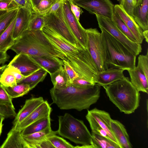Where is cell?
<instances>
[{"instance_id": "obj_1", "label": "cell", "mask_w": 148, "mask_h": 148, "mask_svg": "<svg viewBox=\"0 0 148 148\" xmlns=\"http://www.w3.org/2000/svg\"><path fill=\"white\" fill-rule=\"evenodd\" d=\"M101 86L97 84L80 88L71 83L66 87L50 90L53 103L61 110L74 109L78 111L88 109L95 103L100 96Z\"/></svg>"}, {"instance_id": "obj_2", "label": "cell", "mask_w": 148, "mask_h": 148, "mask_svg": "<svg viewBox=\"0 0 148 148\" xmlns=\"http://www.w3.org/2000/svg\"><path fill=\"white\" fill-rule=\"evenodd\" d=\"M42 31L48 39L63 53L66 61L80 77L87 78L92 74L96 66L87 49L72 45L49 27L45 26Z\"/></svg>"}, {"instance_id": "obj_3", "label": "cell", "mask_w": 148, "mask_h": 148, "mask_svg": "<svg viewBox=\"0 0 148 148\" xmlns=\"http://www.w3.org/2000/svg\"><path fill=\"white\" fill-rule=\"evenodd\" d=\"M10 49L17 54L53 56L66 60L63 53L48 39L42 31L27 30L15 40Z\"/></svg>"}, {"instance_id": "obj_4", "label": "cell", "mask_w": 148, "mask_h": 148, "mask_svg": "<svg viewBox=\"0 0 148 148\" xmlns=\"http://www.w3.org/2000/svg\"><path fill=\"white\" fill-rule=\"evenodd\" d=\"M100 29L104 50V70L116 68L127 71L134 69L136 56L107 32Z\"/></svg>"}, {"instance_id": "obj_5", "label": "cell", "mask_w": 148, "mask_h": 148, "mask_svg": "<svg viewBox=\"0 0 148 148\" xmlns=\"http://www.w3.org/2000/svg\"><path fill=\"white\" fill-rule=\"evenodd\" d=\"M109 100L125 114L134 112L139 106L140 95L128 77L103 87Z\"/></svg>"}, {"instance_id": "obj_6", "label": "cell", "mask_w": 148, "mask_h": 148, "mask_svg": "<svg viewBox=\"0 0 148 148\" xmlns=\"http://www.w3.org/2000/svg\"><path fill=\"white\" fill-rule=\"evenodd\" d=\"M57 134L76 144L94 145L90 132L83 121L68 113L58 116Z\"/></svg>"}, {"instance_id": "obj_7", "label": "cell", "mask_w": 148, "mask_h": 148, "mask_svg": "<svg viewBox=\"0 0 148 148\" xmlns=\"http://www.w3.org/2000/svg\"><path fill=\"white\" fill-rule=\"evenodd\" d=\"M42 15L45 20L44 26L51 28L75 46L79 48L82 47L75 38L68 26L64 14L63 4L56 13H47Z\"/></svg>"}, {"instance_id": "obj_8", "label": "cell", "mask_w": 148, "mask_h": 148, "mask_svg": "<svg viewBox=\"0 0 148 148\" xmlns=\"http://www.w3.org/2000/svg\"><path fill=\"white\" fill-rule=\"evenodd\" d=\"M100 28L104 29L120 42L129 51L137 56L142 50L141 44L130 40L118 28L113 20L95 14Z\"/></svg>"}, {"instance_id": "obj_9", "label": "cell", "mask_w": 148, "mask_h": 148, "mask_svg": "<svg viewBox=\"0 0 148 148\" xmlns=\"http://www.w3.org/2000/svg\"><path fill=\"white\" fill-rule=\"evenodd\" d=\"M86 49L99 71L104 70V53L101 33L96 28L86 29Z\"/></svg>"}, {"instance_id": "obj_10", "label": "cell", "mask_w": 148, "mask_h": 148, "mask_svg": "<svg viewBox=\"0 0 148 148\" xmlns=\"http://www.w3.org/2000/svg\"><path fill=\"white\" fill-rule=\"evenodd\" d=\"M76 5L92 14L112 19L114 5L110 0H71Z\"/></svg>"}, {"instance_id": "obj_11", "label": "cell", "mask_w": 148, "mask_h": 148, "mask_svg": "<svg viewBox=\"0 0 148 148\" xmlns=\"http://www.w3.org/2000/svg\"><path fill=\"white\" fill-rule=\"evenodd\" d=\"M63 8L64 15L71 32L81 45L86 49L87 35L86 29L82 26L72 12L69 0L64 1Z\"/></svg>"}, {"instance_id": "obj_12", "label": "cell", "mask_w": 148, "mask_h": 148, "mask_svg": "<svg viewBox=\"0 0 148 148\" xmlns=\"http://www.w3.org/2000/svg\"><path fill=\"white\" fill-rule=\"evenodd\" d=\"M8 65L17 69L26 77L40 69H43L30 56L22 53L17 54Z\"/></svg>"}, {"instance_id": "obj_13", "label": "cell", "mask_w": 148, "mask_h": 148, "mask_svg": "<svg viewBox=\"0 0 148 148\" xmlns=\"http://www.w3.org/2000/svg\"><path fill=\"white\" fill-rule=\"evenodd\" d=\"M114 11L124 22L138 42L141 44L144 39L143 35V30L135 22L133 17L128 14L120 4L114 5Z\"/></svg>"}, {"instance_id": "obj_14", "label": "cell", "mask_w": 148, "mask_h": 148, "mask_svg": "<svg viewBox=\"0 0 148 148\" xmlns=\"http://www.w3.org/2000/svg\"><path fill=\"white\" fill-rule=\"evenodd\" d=\"M87 113L90 115L98 123L101 127L108 134L110 139L121 147L114 135L110 126L112 119L108 112L95 108L88 110Z\"/></svg>"}, {"instance_id": "obj_15", "label": "cell", "mask_w": 148, "mask_h": 148, "mask_svg": "<svg viewBox=\"0 0 148 148\" xmlns=\"http://www.w3.org/2000/svg\"><path fill=\"white\" fill-rule=\"evenodd\" d=\"M36 14H32L25 8H18L13 34V38L15 40L27 30L30 20Z\"/></svg>"}, {"instance_id": "obj_16", "label": "cell", "mask_w": 148, "mask_h": 148, "mask_svg": "<svg viewBox=\"0 0 148 148\" xmlns=\"http://www.w3.org/2000/svg\"><path fill=\"white\" fill-rule=\"evenodd\" d=\"M52 108L47 101H44L15 128L21 131L34 121L50 115Z\"/></svg>"}, {"instance_id": "obj_17", "label": "cell", "mask_w": 148, "mask_h": 148, "mask_svg": "<svg viewBox=\"0 0 148 148\" xmlns=\"http://www.w3.org/2000/svg\"><path fill=\"white\" fill-rule=\"evenodd\" d=\"M124 70L120 69L112 68L98 71L95 76V82L103 87L123 78L125 76Z\"/></svg>"}, {"instance_id": "obj_18", "label": "cell", "mask_w": 148, "mask_h": 148, "mask_svg": "<svg viewBox=\"0 0 148 148\" xmlns=\"http://www.w3.org/2000/svg\"><path fill=\"white\" fill-rule=\"evenodd\" d=\"M42 97L32 98L26 100L23 107L15 117L12 127L15 128L44 101Z\"/></svg>"}, {"instance_id": "obj_19", "label": "cell", "mask_w": 148, "mask_h": 148, "mask_svg": "<svg viewBox=\"0 0 148 148\" xmlns=\"http://www.w3.org/2000/svg\"><path fill=\"white\" fill-rule=\"evenodd\" d=\"M30 56L50 75L63 66V60L58 57L45 56Z\"/></svg>"}, {"instance_id": "obj_20", "label": "cell", "mask_w": 148, "mask_h": 148, "mask_svg": "<svg viewBox=\"0 0 148 148\" xmlns=\"http://www.w3.org/2000/svg\"><path fill=\"white\" fill-rule=\"evenodd\" d=\"M21 131L12 127L0 148H29L21 134Z\"/></svg>"}, {"instance_id": "obj_21", "label": "cell", "mask_w": 148, "mask_h": 148, "mask_svg": "<svg viewBox=\"0 0 148 148\" xmlns=\"http://www.w3.org/2000/svg\"><path fill=\"white\" fill-rule=\"evenodd\" d=\"M110 126L112 131L121 148L132 147L129 137L125 126L119 121L112 119Z\"/></svg>"}, {"instance_id": "obj_22", "label": "cell", "mask_w": 148, "mask_h": 148, "mask_svg": "<svg viewBox=\"0 0 148 148\" xmlns=\"http://www.w3.org/2000/svg\"><path fill=\"white\" fill-rule=\"evenodd\" d=\"M130 82L139 92L148 93V79L142 71L137 66L127 70Z\"/></svg>"}, {"instance_id": "obj_23", "label": "cell", "mask_w": 148, "mask_h": 148, "mask_svg": "<svg viewBox=\"0 0 148 148\" xmlns=\"http://www.w3.org/2000/svg\"><path fill=\"white\" fill-rule=\"evenodd\" d=\"M148 0H142V4L134 8L133 18L143 30H148Z\"/></svg>"}, {"instance_id": "obj_24", "label": "cell", "mask_w": 148, "mask_h": 148, "mask_svg": "<svg viewBox=\"0 0 148 148\" xmlns=\"http://www.w3.org/2000/svg\"><path fill=\"white\" fill-rule=\"evenodd\" d=\"M57 134V130H52L51 127L29 135L23 136L29 148H34L35 146L42 141L50 136Z\"/></svg>"}, {"instance_id": "obj_25", "label": "cell", "mask_w": 148, "mask_h": 148, "mask_svg": "<svg viewBox=\"0 0 148 148\" xmlns=\"http://www.w3.org/2000/svg\"><path fill=\"white\" fill-rule=\"evenodd\" d=\"M16 17L7 28L0 35V51L6 52L14 44L15 40L13 37Z\"/></svg>"}, {"instance_id": "obj_26", "label": "cell", "mask_w": 148, "mask_h": 148, "mask_svg": "<svg viewBox=\"0 0 148 148\" xmlns=\"http://www.w3.org/2000/svg\"><path fill=\"white\" fill-rule=\"evenodd\" d=\"M50 115L40 119L31 124L21 131L24 136L43 130L51 126Z\"/></svg>"}, {"instance_id": "obj_27", "label": "cell", "mask_w": 148, "mask_h": 148, "mask_svg": "<svg viewBox=\"0 0 148 148\" xmlns=\"http://www.w3.org/2000/svg\"><path fill=\"white\" fill-rule=\"evenodd\" d=\"M50 75L54 88H64L71 83L63 66Z\"/></svg>"}, {"instance_id": "obj_28", "label": "cell", "mask_w": 148, "mask_h": 148, "mask_svg": "<svg viewBox=\"0 0 148 148\" xmlns=\"http://www.w3.org/2000/svg\"><path fill=\"white\" fill-rule=\"evenodd\" d=\"M47 73L45 70L40 69L27 77L18 84L24 83L28 85L31 90L39 83L44 80Z\"/></svg>"}, {"instance_id": "obj_29", "label": "cell", "mask_w": 148, "mask_h": 148, "mask_svg": "<svg viewBox=\"0 0 148 148\" xmlns=\"http://www.w3.org/2000/svg\"><path fill=\"white\" fill-rule=\"evenodd\" d=\"M92 138L96 148H121L120 146L110 139L91 131Z\"/></svg>"}, {"instance_id": "obj_30", "label": "cell", "mask_w": 148, "mask_h": 148, "mask_svg": "<svg viewBox=\"0 0 148 148\" xmlns=\"http://www.w3.org/2000/svg\"><path fill=\"white\" fill-rule=\"evenodd\" d=\"M3 87L12 99L22 97L31 90L29 86L24 83L17 84L12 87Z\"/></svg>"}, {"instance_id": "obj_31", "label": "cell", "mask_w": 148, "mask_h": 148, "mask_svg": "<svg viewBox=\"0 0 148 148\" xmlns=\"http://www.w3.org/2000/svg\"><path fill=\"white\" fill-rule=\"evenodd\" d=\"M112 20L119 29L128 39L133 42H138L130 29L114 11Z\"/></svg>"}, {"instance_id": "obj_32", "label": "cell", "mask_w": 148, "mask_h": 148, "mask_svg": "<svg viewBox=\"0 0 148 148\" xmlns=\"http://www.w3.org/2000/svg\"><path fill=\"white\" fill-rule=\"evenodd\" d=\"M18 9L8 11L0 16V35L16 17Z\"/></svg>"}, {"instance_id": "obj_33", "label": "cell", "mask_w": 148, "mask_h": 148, "mask_svg": "<svg viewBox=\"0 0 148 148\" xmlns=\"http://www.w3.org/2000/svg\"><path fill=\"white\" fill-rule=\"evenodd\" d=\"M45 26L44 17L42 15L35 14L30 20L27 30L32 31H42Z\"/></svg>"}, {"instance_id": "obj_34", "label": "cell", "mask_w": 148, "mask_h": 148, "mask_svg": "<svg viewBox=\"0 0 148 148\" xmlns=\"http://www.w3.org/2000/svg\"><path fill=\"white\" fill-rule=\"evenodd\" d=\"M86 118L89 124L92 131L97 134L110 139L107 133L101 127L95 119L90 115L87 113Z\"/></svg>"}, {"instance_id": "obj_35", "label": "cell", "mask_w": 148, "mask_h": 148, "mask_svg": "<svg viewBox=\"0 0 148 148\" xmlns=\"http://www.w3.org/2000/svg\"><path fill=\"white\" fill-rule=\"evenodd\" d=\"M47 139L51 143L54 148H75V146L64 138L56 135L48 137Z\"/></svg>"}, {"instance_id": "obj_36", "label": "cell", "mask_w": 148, "mask_h": 148, "mask_svg": "<svg viewBox=\"0 0 148 148\" xmlns=\"http://www.w3.org/2000/svg\"><path fill=\"white\" fill-rule=\"evenodd\" d=\"M0 83L4 87H12L17 84L15 77L5 69L0 78Z\"/></svg>"}, {"instance_id": "obj_37", "label": "cell", "mask_w": 148, "mask_h": 148, "mask_svg": "<svg viewBox=\"0 0 148 148\" xmlns=\"http://www.w3.org/2000/svg\"><path fill=\"white\" fill-rule=\"evenodd\" d=\"M55 2L52 0H41L34 7L36 14L39 15L45 14Z\"/></svg>"}, {"instance_id": "obj_38", "label": "cell", "mask_w": 148, "mask_h": 148, "mask_svg": "<svg viewBox=\"0 0 148 148\" xmlns=\"http://www.w3.org/2000/svg\"><path fill=\"white\" fill-rule=\"evenodd\" d=\"M137 67L143 73L148 79V51L145 55H140L138 58V63Z\"/></svg>"}, {"instance_id": "obj_39", "label": "cell", "mask_w": 148, "mask_h": 148, "mask_svg": "<svg viewBox=\"0 0 148 148\" xmlns=\"http://www.w3.org/2000/svg\"><path fill=\"white\" fill-rule=\"evenodd\" d=\"M0 114L7 119L15 117L16 114L14 108L0 103Z\"/></svg>"}, {"instance_id": "obj_40", "label": "cell", "mask_w": 148, "mask_h": 148, "mask_svg": "<svg viewBox=\"0 0 148 148\" xmlns=\"http://www.w3.org/2000/svg\"><path fill=\"white\" fill-rule=\"evenodd\" d=\"M0 103L14 108L10 97L3 86L0 83Z\"/></svg>"}, {"instance_id": "obj_41", "label": "cell", "mask_w": 148, "mask_h": 148, "mask_svg": "<svg viewBox=\"0 0 148 148\" xmlns=\"http://www.w3.org/2000/svg\"><path fill=\"white\" fill-rule=\"evenodd\" d=\"M63 60L64 63L63 67L71 83L74 80L80 77L73 67L66 61L65 60Z\"/></svg>"}, {"instance_id": "obj_42", "label": "cell", "mask_w": 148, "mask_h": 148, "mask_svg": "<svg viewBox=\"0 0 148 148\" xmlns=\"http://www.w3.org/2000/svg\"><path fill=\"white\" fill-rule=\"evenodd\" d=\"M18 8H25L33 14H36L31 0H13Z\"/></svg>"}, {"instance_id": "obj_43", "label": "cell", "mask_w": 148, "mask_h": 148, "mask_svg": "<svg viewBox=\"0 0 148 148\" xmlns=\"http://www.w3.org/2000/svg\"><path fill=\"white\" fill-rule=\"evenodd\" d=\"M18 8L13 0H0V10L8 11Z\"/></svg>"}, {"instance_id": "obj_44", "label": "cell", "mask_w": 148, "mask_h": 148, "mask_svg": "<svg viewBox=\"0 0 148 148\" xmlns=\"http://www.w3.org/2000/svg\"><path fill=\"white\" fill-rule=\"evenodd\" d=\"M135 1V0H121L120 2V4L122 6L127 13L132 17Z\"/></svg>"}, {"instance_id": "obj_45", "label": "cell", "mask_w": 148, "mask_h": 148, "mask_svg": "<svg viewBox=\"0 0 148 148\" xmlns=\"http://www.w3.org/2000/svg\"><path fill=\"white\" fill-rule=\"evenodd\" d=\"M5 69L12 74L15 77L17 84L26 77L23 76L17 69L12 65H8Z\"/></svg>"}, {"instance_id": "obj_46", "label": "cell", "mask_w": 148, "mask_h": 148, "mask_svg": "<svg viewBox=\"0 0 148 148\" xmlns=\"http://www.w3.org/2000/svg\"><path fill=\"white\" fill-rule=\"evenodd\" d=\"M71 84L75 86L80 88L86 87L93 85L96 84L80 77L74 80Z\"/></svg>"}, {"instance_id": "obj_47", "label": "cell", "mask_w": 148, "mask_h": 148, "mask_svg": "<svg viewBox=\"0 0 148 148\" xmlns=\"http://www.w3.org/2000/svg\"><path fill=\"white\" fill-rule=\"evenodd\" d=\"M71 10L77 19L79 21L80 15L83 12L80 7L75 4L71 0H69Z\"/></svg>"}, {"instance_id": "obj_48", "label": "cell", "mask_w": 148, "mask_h": 148, "mask_svg": "<svg viewBox=\"0 0 148 148\" xmlns=\"http://www.w3.org/2000/svg\"><path fill=\"white\" fill-rule=\"evenodd\" d=\"M65 0H58L56 1L45 14L47 13H56L57 10L63 4Z\"/></svg>"}, {"instance_id": "obj_49", "label": "cell", "mask_w": 148, "mask_h": 148, "mask_svg": "<svg viewBox=\"0 0 148 148\" xmlns=\"http://www.w3.org/2000/svg\"><path fill=\"white\" fill-rule=\"evenodd\" d=\"M54 148L51 143L47 138L39 142L34 147V148Z\"/></svg>"}, {"instance_id": "obj_50", "label": "cell", "mask_w": 148, "mask_h": 148, "mask_svg": "<svg viewBox=\"0 0 148 148\" xmlns=\"http://www.w3.org/2000/svg\"><path fill=\"white\" fill-rule=\"evenodd\" d=\"M9 58L6 52L0 51V65L5 63Z\"/></svg>"}, {"instance_id": "obj_51", "label": "cell", "mask_w": 148, "mask_h": 148, "mask_svg": "<svg viewBox=\"0 0 148 148\" xmlns=\"http://www.w3.org/2000/svg\"><path fill=\"white\" fill-rule=\"evenodd\" d=\"M95 148V147L92 145H82L81 146H75V148Z\"/></svg>"}, {"instance_id": "obj_52", "label": "cell", "mask_w": 148, "mask_h": 148, "mask_svg": "<svg viewBox=\"0 0 148 148\" xmlns=\"http://www.w3.org/2000/svg\"><path fill=\"white\" fill-rule=\"evenodd\" d=\"M143 35L144 38H145L146 42H148V30H143Z\"/></svg>"}, {"instance_id": "obj_53", "label": "cell", "mask_w": 148, "mask_h": 148, "mask_svg": "<svg viewBox=\"0 0 148 148\" xmlns=\"http://www.w3.org/2000/svg\"><path fill=\"white\" fill-rule=\"evenodd\" d=\"M7 64H5L1 66H0V78L2 73L7 67Z\"/></svg>"}, {"instance_id": "obj_54", "label": "cell", "mask_w": 148, "mask_h": 148, "mask_svg": "<svg viewBox=\"0 0 148 148\" xmlns=\"http://www.w3.org/2000/svg\"><path fill=\"white\" fill-rule=\"evenodd\" d=\"M41 0H31L32 4L34 7L37 5Z\"/></svg>"}, {"instance_id": "obj_55", "label": "cell", "mask_w": 148, "mask_h": 148, "mask_svg": "<svg viewBox=\"0 0 148 148\" xmlns=\"http://www.w3.org/2000/svg\"><path fill=\"white\" fill-rule=\"evenodd\" d=\"M142 0H135L134 7L141 5L142 4Z\"/></svg>"}, {"instance_id": "obj_56", "label": "cell", "mask_w": 148, "mask_h": 148, "mask_svg": "<svg viewBox=\"0 0 148 148\" xmlns=\"http://www.w3.org/2000/svg\"><path fill=\"white\" fill-rule=\"evenodd\" d=\"M3 121H2L0 123V136L2 133L3 126Z\"/></svg>"}, {"instance_id": "obj_57", "label": "cell", "mask_w": 148, "mask_h": 148, "mask_svg": "<svg viewBox=\"0 0 148 148\" xmlns=\"http://www.w3.org/2000/svg\"><path fill=\"white\" fill-rule=\"evenodd\" d=\"M8 11H4V10H0V16L3 14L6 13Z\"/></svg>"}, {"instance_id": "obj_58", "label": "cell", "mask_w": 148, "mask_h": 148, "mask_svg": "<svg viewBox=\"0 0 148 148\" xmlns=\"http://www.w3.org/2000/svg\"><path fill=\"white\" fill-rule=\"evenodd\" d=\"M5 118L0 114V123L2 121H3L5 119Z\"/></svg>"}, {"instance_id": "obj_59", "label": "cell", "mask_w": 148, "mask_h": 148, "mask_svg": "<svg viewBox=\"0 0 148 148\" xmlns=\"http://www.w3.org/2000/svg\"><path fill=\"white\" fill-rule=\"evenodd\" d=\"M54 2H55L56 1L58 0H52Z\"/></svg>"}, {"instance_id": "obj_60", "label": "cell", "mask_w": 148, "mask_h": 148, "mask_svg": "<svg viewBox=\"0 0 148 148\" xmlns=\"http://www.w3.org/2000/svg\"><path fill=\"white\" fill-rule=\"evenodd\" d=\"M117 1H119V2H120L121 1V0H117Z\"/></svg>"}, {"instance_id": "obj_61", "label": "cell", "mask_w": 148, "mask_h": 148, "mask_svg": "<svg viewBox=\"0 0 148 148\" xmlns=\"http://www.w3.org/2000/svg\"></svg>"}]
</instances>
